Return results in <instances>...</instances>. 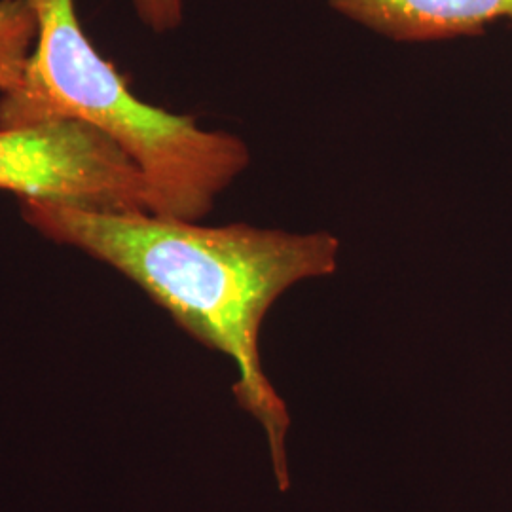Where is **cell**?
Listing matches in <instances>:
<instances>
[{"label": "cell", "mask_w": 512, "mask_h": 512, "mask_svg": "<svg viewBox=\"0 0 512 512\" xmlns=\"http://www.w3.org/2000/svg\"><path fill=\"white\" fill-rule=\"evenodd\" d=\"M29 2L37 42L18 86L0 93V128L88 124L137 165L147 183L148 213L202 222L251 165L249 145L139 99L86 35L76 0Z\"/></svg>", "instance_id": "2"}, {"label": "cell", "mask_w": 512, "mask_h": 512, "mask_svg": "<svg viewBox=\"0 0 512 512\" xmlns=\"http://www.w3.org/2000/svg\"><path fill=\"white\" fill-rule=\"evenodd\" d=\"M135 16L156 35L177 31L184 21V0H129Z\"/></svg>", "instance_id": "6"}, {"label": "cell", "mask_w": 512, "mask_h": 512, "mask_svg": "<svg viewBox=\"0 0 512 512\" xmlns=\"http://www.w3.org/2000/svg\"><path fill=\"white\" fill-rule=\"evenodd\" d=\"M330 10L397 44L476 37L512 21V0H327Z\"/></svg>", "instance_id": "4"}, {"label": "cell", "mask_w": 512, "mask_h": 512, "mask_svg": "<svg viewBox=\"0 0 512 512\" xmlns=\"http://www.w3.org/2000/svg\"><path fill=\"white\" fill-rule=\"evenodd\" d=\"M37 33V14L29 0H0V93L18 86Z\"/></svg>", "instance_id": "5"}, {"label": "cell", "mask_w": 512, "mask_h": 512, "mask_svg": "<svg viewBox=\"0 0 512 512\" xmlns=\"http://www.w3.org/2000/svg\"><path fill=\"white\" fill-rule=\"evenodd\" d=\"M19 209L40 236L114 268L194 340L232 359L236 401L264 429L277 488L287 492L291 414L264 372L260 334L268 311L289 289L338 270L340 239L325 230L205 226L46 202H19Z\"/></svg>", "instance_id": "1"}, {"label": "cell", "mask_w": 512, "mask_h": 512, "mask_svg": "<svg viewBox=\"0 0 512 512\" xmlns=\"http://www.w3.org/2000/svg\"><path fill=\"white\" fill-rule=\"evenodd\" d=\"M0 190L19 202L148 213L147 183L109 137L76 120L0 128Z\"/></svg>", "instance_id": "3"}]
</instances>
